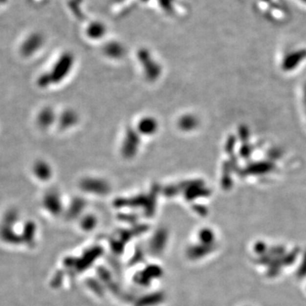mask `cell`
Here are the masks:
<instances>
[]
</instances>
